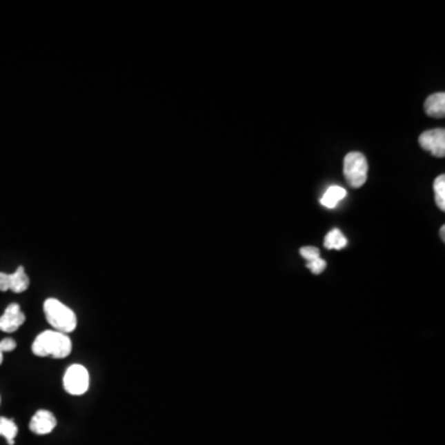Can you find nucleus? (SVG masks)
I'll list each match as a JSON object with an SVG mask.
<instances>
[{
    "label": "nucleus",
    "mask_w": 445,
    "mask_h": 445,
    "mask_svg": "<svg viewBox=\"0 0 445 445\" xmlns=\"http://www.w3.org/2000/svg\"><path fill=\"white\" fill-rule=\"evenodd\" d=\"M71 339L63 333L46 330L37 335L32 353L37 356H52L55 359H63L71 354Z\"/></svg>",
    "instance_id": "1"
},
{
    "label": "nucleus",
    "mask_w": 445,
    "mask_h": 445,
    "mask_svg": "<svg viewBox=\"0 0 445 445\" xmlns=\"http://www.w3.org/2000/svg\"><path fill=\"white\" fill-rule=\"evenodd\" d=\"M43 310L48 324L56 332L72 333L77 326V317L71 308L56 298H48L43 303Z\"/></svg>",
    "instance_id": "2"
},
{
    "label": "nucleus",
    "mask_w": 445,
    "mask_h": 445,
    "mask_svg": "<svg viewBox=\"0 0 445 445\" xmlns=\"http://www.w3.org/2000/svg\"><path fill=\"white\" fill-rule=\"evenodd\" d=\"M368 164L362 152H349L344 159V176L353 188H359L368 179Z\"/></svg>",
    "instance_id": "3"
},
{
    "label": "nucleus",
    "mask_w": 445,
    "mask_h": 445,
    "mask_svg": "<svg viewBox=\"0 0 445 445\" xmlns=\"http://www.w3.org/2000/svg\"><path fill=\"white\" fill-rule=\"evenodd\" d=\"M63 387L70 395L79 396L88 391L89 374L82 365H72L67 368L63 377Z\"/></svg>",
    "instance_id": "4"
},
{
    "label": "nucleus",
    "mask_w": 445,
    "mask_h": 445,
    "mask_svg": "<svg viewBox=\"0 0 445 445\" xmlns=\"http://www.w3.org/2000/svg\"><path fill=\"white\" fill-rule=\"evenodd\" d=\"M418 143L423 150L437 156H445V130L444 129H433L424 131L418 139Z\"/></svg>",
    "instance_id": "5"
},
{
    "label": "nucleus",
    "mask_w": 445,
    "mask_h": 445,
    "mask_svg": "<svg viewBox=\"0 0 445 445\" xmlns=\"http://www.w3.org/2000/svg\"><path fill=\"white\" fill-rule=\"evenodd\" d=\"M25 323V315L17 303H12L6 307L4 315L0 317V330L12 333L18 330Z\"/></svg>",
    "instance_id": "6"
},
{
    "label": "nucleus",
    "mask_w": 445,
    "mask_h": 445,
    "mask_svg": "<svg viewBox=\"0 0 445 445\" xmlns=\"http://www.w3.org/2000/svg\"><path fill=\"white\" fill-rule=\"evenodd\" d=\"M56 418L55 415L48 411H37L36 415L30 421V431L36 434L51 433L56 427Z\"/></svg>",
    "instance_id": "7"
},
{
    "label": "nucleus",
    "mask_w": 445,
    "mask_h": 445,
    "mask_svg": "<svg viewBox=\"0 0 445 445\" xmlns=\"http://www.w3.org/2000/svg\"><path fill=\"white\" fill-rule=\"evenodd\" d=\"M424 110L429 117L433 118H444L445 115V95L443 92L434 93L427 98L424 103Z\"/></svg>",
    "instance_id": "8"
},
{
    "label": "nucleus",
    "mask_w": 445,
    "mask_h": 445,
    "mask_svg": "<svg viewBox=\"0 0 445 445\" xmlns=\"http://www.w3.org/2000/svg\"><path fill=\"white\" fill-rule=\"evenodd\" d=\"M345 196H346V190L343 187H340V186H330L326 190V193L323 195V197H322L321 204L326 208L333 209V208L338 206V203L342 199H344Z\"/></svg>",
    "instance_id": "9"
},
{
    "label": "nucleus",
    "mask_w": 445,
    "mask_h": 445,
    "mask_svg": "<svg viewBox=\"0 0 445 445\" xmlns=\"http://www.w3.org/2000/svg\"><path fill=\"white\" fill-rule=\"evenodd\" d=\"M29 285V277L25 273L24 267H19L15 273L10 275V291L21 293L28 290Z\"/></svg>",
    "instance_id": "10"
},
{
    "label": "nucleus",
    "mask_w": 445,
    "mask_h": 445,
    "mask_svg": "<svg viewBox=\"0 0 445 445\" xmlns=\"http://www.w3.org/2000/svg\"><path fill=\"white\" fill-rule=\"evenodd\" d=\"M346 245H348V240L339 229H333L332 232L326 234V239H324V246L326 249L342 250L344 249Z\"/></svg>",
    "instance_id": "11"
},
{
    "label": "nucleus",
    "mask_w": 445,
    "mask_h": 445,
    "mask_svg": "<svg viewBox=\"0 0 445 445\" xmlns=\"http://www.w3.org/2000/svg\"><path fill=\"white\" fill-rule=\"evenodd\" d=\"M18 434V427L12 419H8L6 417H0V435H3L9 445H14V439Z\"/></svg>",
    "instance_id": "12"
},
{
    "label": "nucleus",
    "mask_w": 445,
    "mask_h": 445,
    "mask_svg": "<svg viewBox=\"0 0 445 445\" xmlns=\"http://www.w3.org/2000/svg\"><path fill=\"white\" fill-rule=\"evenodd\" d=\"M434 193H435V203L440 210H445V176L440 175L439 177L434 181Z\"/></svg>",
    "instance_id": "13"
},
{
    "label": "nucleus",
    "mask_w": 445,
    "mask_h": 445,
    "mask_svg": "<svg viewBox=\"0 0 445 445\" xmlns=\"http://www.w3.org/2000/svg\"><path fill=\"white\" fill-rule=\"evenodd\" d=\"M299 254L302 256L303 259H306L307 261H313L315 259H319V250L315 248V246H304L302 249L299 250Z\"/></svg>",
    "instance_id": "14"
},
{
    "label": "nucleus",
    "mask_w": 445,
    "mask_h": 445,
    "mask_svg": "<svg viewBox=\"0 0 445 445\" xmlns=\"http://www.w3.org/2000/svg\"><path fill=\"white\" fill-rule=\"evenodd\" d=\"M307 267H308L309 270H310L312 273H315V275H319V273H323V271L326 270V262L319 257V259H315L313 261H309L308 264H307Z\"/></svg>",
    "instance_id": "15"
},
{
    "label": "nucleus",
    "mask_w": 445,
    "mask_h": 445,
    "mask_svg": "<svg viewBox=\"0 0 445 445\" xmlns=\"http://www.w3.org/2000/svg\"><path fill=\"white\" fill-rule=\"evenodd\" d=\"M17 348V343L14 339L6 338L3 339L0 342V351L1 353H6V351H12Z\"/></svg>",
    "instance_id": "16"
},
{
    "label": "nucleus",
    "mask_w": 445,
    "mask_h": 445,
    "mask_svg": "<svg viewBox=\"0 0 445 445\" xmlns=\"http://www.w3.org/2000/svg\"><path fill=\"white\" fill-rule=\"evenodd\" d=\"M10 290V275L0 273V291L6 292Z\"/></svg>",
    "instance_id": "17"
},
{
    "label": "nucleus",
    "mask_w": 445,
    "mask_h": 445,
    "mask_svg": "<svg viewBox=\"0 0 445 445\" xmlns=\"http://www.w3.org/2000/svg\"><path fill=\"white\" fill-rule=\"evenodd\" d=\"M440 237H442V240H443V241H445V226L440 228Z\"/></svg>",
    "instance_id": "18"
},
{
    "label": "nucleus",
    "mask_w": 445,
    "mask_h": 445,
    "mask_svg": "<svg viewBox=\"0 0 445 445\" xmlns=\"http://www.w3.org/2000/svg\"><path fill=\"white\" fill-rule=\"evenodd\" d=\"M1 362H3V353L0 351V365H1Z\"/></svg>",
    "instance_id": "19"
}]
</instances>
